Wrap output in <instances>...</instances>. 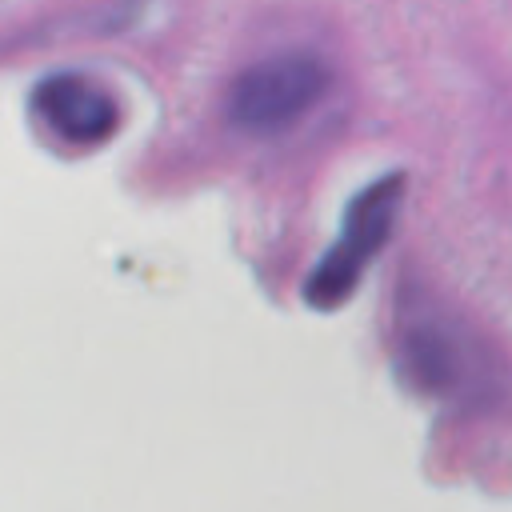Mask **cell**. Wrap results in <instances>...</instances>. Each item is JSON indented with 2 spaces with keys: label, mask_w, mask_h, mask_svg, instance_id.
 Listing matches in <instances>:
<instances>
[{
  "label": "cell",
  "mask_w": 512,
  "mask_h": 512,
  "mask_svg": "<svg viewBox=\"0 0 512 512\" xmlns=\"http://www.w3.org/2000/svg\"><path fill=\"white\" fill-rule=\"evenodd\" d=\"M400 204H404V176L400 172H388L352 196V204L344 208L340 236L332 240V248L316 260V268L304 280V300L312 308H324V312L340 308L360 288L364 272L372 268L380 248L392 240Z\"/></svg>",
  "instance_id": "obj_1"
},
{
  "label": "cell",
  "mask_w": 512,
  "mask_h": 512,
  "mask_svg": "<svg viewBox=\"0 0 512 512\" xmlns=\"http://www.w3.org/2000/svg\"><path fill=\"white\" fill-rule=\"evenodd\" d=\"M332 88V68L316 52H276L248 64L228 84V124L248 136H276L308 116Z\"/></svg>",
  "instance_id": "obj_2"
},
{
  "label": "cell",
  "mask_w": 512,
  "mask_h": 512,
  "mask_svg": "<svg viewBox=\"0 0 512 512\" xmlns=\"http://www.w3.org/2000/svg\"><path fill=\"white\" fill-rule=\"evenodd\" d=\"M36 120L72 148L104 144L120 128L116 96L84 72H52L32 88Z\"/></svg>",
  "instance_id": "obj_3"
},
{
  "label": "cell",
  "mask_w": 512,
  "mask_h": 512,
  "mask_svg": "<svg viewBox=\"0 0 512 512\" xmlns=\"http://www.w3.org/2000/svg\"><path fill=\"white\" fill-rule=\"evenodd\" d=\"M400 356L408 376L436 396H460L472 388L476 372H480V352L472 344V336L444 316H420L408 320L404 340H400Z\"/></svg>",
  "instance_id": "obj_4"
}]
</instances>
